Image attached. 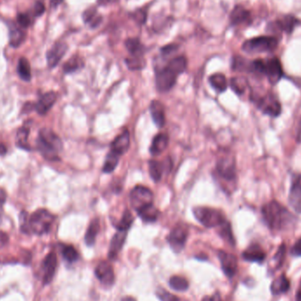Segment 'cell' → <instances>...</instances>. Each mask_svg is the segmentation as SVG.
<instances>
[{
	"instance_id": "6da1fadb",
	"label": "cell",
	"mask_w": 301,
	"mask_h": 301,
	"mask_svg": "<svg viewBox=\"0 0 301 301\" xmlns=\"http://www.w3.org/2000/svg\"><path fill=\"white\" fill-rule=\"evenodd\" d=\"M264 221L271 229H282L288 225L292 215L279 202L271 201L263 207Z\"/></svg>"
},
{
	"instance_id": "7a4b0ae2",
	"label": "cell",
	"mask_w": 301,
	"mask_h": 301,
	"mask_svg": "<svg viewBox=\"0 0 301 301\" xmlns=\"http://www.w3.org/2000/svg\"><path fill=\"white\" fill-rule=\"evenodd\" d=\"M55 220V216L49 210L39 209L29 217V234H34L36 235H42L50 232L51 226Z\"/></svg>"
},
{
	"instance_id": "3957f363",
	"label": "cell",
	"mask_w": 301,
	"mask_h": 301,
	"mask_svg": "<svg viewBox=\"0 0 301 301\" xmlns=\"http://www.w3.org/2000/svg\"><path fill=\"white\" fill-rule=\"evenodd\" d=\"M195 218L207 228L220 227L227 220L222 212L210 207H197L193 210Z\"/></svg>"
},
{
	"instance_id": "277c9868",
	"label": "cell",
	"mask_w": 301,
	"mask_h": 301,
	"mask_svg": "<svg viewBox=\"0 0 301 301\" xmlns=\"http://www.w3.org/2000/svg\"><path fill=\"white\" fill-rule=\"evenodd\" d=\"M277 47V40L272 36H258L245 41L242 50L249 54L269 52Z\"/></svg>"
},
{
	"instance_id": "5b68a950",
	"label": "cell",
	"mask_w": 301,
	"mask_h": 301,
	"mask_svg": "<svg viewBox=\"0 0 301 301\" xmlns=\"http://www.w3.org/2000/svg\"><path fill=\"white\" fill-rule=\"evenodd\" d=\"M130 199L132 206L138 211L153 203V192L144 186H136L131 192Z\"/></svg>"
},
{
	"instance_id": "8992f818",
	"label": "cell",
	"mask_w": 301,
	"mask_h": 301,
	"mask_svg": "<svg viewBox=\"0 0 301 301\" xmlns=\"http://www.w3.org/2000/svg\"><path fill=\"white\" fill-rule=\"evenodd\" d=\"M188 228L184 225H177L170 232L167 241L173 251L176 253L182 251L188 239Z\"/></svg>"
},
{
	"instance_id": "52a82bcc",
	"label": "cell",
	"mask_w": 301,
	"mask_h": 301,
	"mask_svg": "<svg viewBox=\"0 0 301 301\" xmlns=\"http://www.w3.org/2000/svg\"><path fill=\"white\" fill-rule=\"evenodd\" d=\"M178 75L166 66L165 68L156 71L155 80L159 91L167 92L173 88L176 83Z\"/></svg>"
},
{
	"instance_id": "ba28073f",
	"label": "cell",
	"mask_w": 301,
	"mask_h": 301,
	"mask_svg": "<svg viewBox=\"0 0 301 301\" xmlns=\"http://www.w3.org/2000/svg\"><path fill=\"white\" fill-rule=\"evenodd\" d=\"M257 105L264 114L268 116L276 117L280 115L281 105L277 100L275 99L273 95H265L264 97L258 98Z\"/></svg>"
},
{
	"instance_id": "9c48e42d",
	"label": "cell",
	"mask_w": 301,
	"mask_h": 301,
	"mask_svg": "<svg viewBox=\"0 0 301 301\" xmlns=\"http://www.w3.org/2000/svg\"><path fill=\"white\" fill-rule=\"evenodd\" d=\"M217 171L221 177L227 181L235 178V161L232 157H223L217 163Z\"/></svg>"
},
{
	"instance_id": "30bf717a",
	"label": "cell",
	"mask_w": 301,
	"mask_h": 301,
	"mask_svg": "<svg viewBox=\"0 0 301 301\" xmlns=\"http://www.w3.org/2000/svg\"><path fill=\"white\" fill-rule=\"evenodd\" d=\"M219 258L223 271L228 277H233L238 269V260L236 256L225 251L219 252Z\"/></svg>"
},
{
	"instance_id": "8fae6325",
	"label": "cell",
	"mask_w": 301,
	"mask_h": 301,
	"mask_svg": "<svg viewBox=\"0 0 301 301\" xmlns=\"http://www.w3.org/2000/svg\"><path fill=\"white\" fill-rule=\"evenodd\" d=\"M58 266V258L57 255L54 252H50L46 256L42 263V270H43V284L48 285L53 279L55 273Z\"/></svg>"
},
{
	"instance_id": "7c38bea8",
	"label": "cell",
	"mask_w": 301,
	"mask_h": 301,
	"mask_svg": "<svg viewBox=\"0 0 301 301\" xmlns=\"http://www.w3.org/2000/svg\"><path fill=\"white\" fill-rule=\"evenodd\" d=\"M264 74L268 77V81L275 85L283 77V69L281 63L277 58H271L265 62Z\"/></svg>"
},
{
	"instance_id": "4fadbf2b",
	"label": "cell",
	"mask_w": 301,
	"mask_h": 301,
	"mask_svg": "<svg viewBox=\"0 0 301 301\" xmlns=\"http://www.w3.org/2000/svg\"><path fill=\"white\" fill-rule=\"evenodd\" d=\"M67 44L63 41H58L55 43L52 48L47 52V63L50 68H54L58 66V63L61 61L63 57L67 51Z\"/></svg>"
},
{
	"instance_id": "5bb4252c",
	"label": "cell",
	"mask_w": 301,
	"mask_h": 301,
	"mask_svg": "<svg viewBox=\"0 0 301 301\" xmlns=\"http://www.w3.org/2000/svg\"><path fill=\"white\" fill-rule=\"evenodd\" d=\"M95 275L103 285H111L115 281V272L110 264L107 262H101L95 268Z\"/></svg>"
},
{
	"instance_id": "9a60e30c",
	"label": "cell",
	"mask_w": 301,
	"mask_h": 301,
	"mask_svg": "<svg viewBox=\"0 0 301 301\" xmlns=\"http://www.w3.org/2000/svg\"><path fill=\"white\" fill-rule=\"evenodd\" d=\"M289 202L293 210L301 213V174L293 179V185L290 190Z\"/></svg>"
},
{
	"instance_id": "2e32d148",
	"label": "cell",
	"mask_w": 301,
	"mask_h": 301,
	"mask_svg": "<svg viewBox=\"0 0 301 301\" xmlns=\"http://www.w3.org/2000/svg\"><path fill=\"white\" fill-rule=\"evenodd\" d=\"M131 144V136L128 131H124L120 134L119 136H116L114 141L112 142L110 145V151L116 153L118 155H123L124 153L128 152Z\"/></svg>"
},
{
	"instance_id": "e0dca14e",
	"label": "cell",
	"mask_w": 301,
	"mask_h": 301,
	"mask_svg": "<svg viewBox=\"0 0 301 301\" xmlns=\"http://www.w3.org/2000/svg\"><path fill=\"white\" fill-rule=\"evenodd\" d=\"M57 100V94L55 92H48L41 96L36 104H34V109L39 115L44 116L50 108L53 107Z\"/></svg>"
},
{
	"instance_id": "ac0fdd59",
	"label": "cell",
	"mask_w": 301,
	"mask_h": 301,
	"mask_svg": "<svg viewBox=\"0 0 301 301\" xmlns=\"http://www.w3.org/2000/svg\"><path fill=\"white\" fill-rule=\"evenodd\" d=\"M38 137L43 141L44 143L48 144V145H50V147L55 149L58 153L62 151V141L60 139V137L52 130L47 128L41 129L40 132H39V136Z\"/></svg>"
},
{
	"instance_id": "d6986e66",
	"label": "cell",
	"mask_w": 301,
	"mask_h": 301,
	"mask_svg": "<svg viewBox=\"0 0 301 301\" xmlns=\"http://www.w3.org/2000/svg\"><path fill=\"white\" fill-rule=\"evenodd\" d=\"M126 237H127V232L124 231H117L116 234L113 236L108 250V258L110 260H113L117 257L121 249L123 248Z\"/></svg>"
},
{
	"instance_id": "ffe728a7",
	"label": "cell",
	"mask_w": 301,
	"mask_h": 301,
	"mask_svg": "<svg viewBox=\"0 0 301 301\" xmlns=\"http://www.w3.org/2000/svg\"><path fill=\"white\" fill-rule=\"evenodd\" d=\"M150 112L154 124L158 127H163L166 124L165 107L159 100H153L150 105Z\"/></svg>"
},
{
	"instance_id": "44dd1931",
	"label": "cell",
	"mask_w": 301,
	"mask_h": 301,
	"mask_svg": "<svg viewBox=\"0 0 301 301\" xmlns=\"http://www.w3.org/2000/svg\"><path fill=\"white\" fill-rule=\"evenodd\" d=\"M169 143L168 135L166 133H160L153 138V143L150 147V153L153 156H158L167 148Z\"/></svg>"
},
{
	"instance_id": "7402d4cb",
	"label": "cell",
	"mask_w": 301,
	"mask_h": 301,
	"mask_svg": "<svg viewBox=\"0 0 301 301\" xmlns=\"http://www.w3.org/2000/svg\"><path fill=\"white\" fill-rule=\"evenodd\" d=\"M9 43L13 48H18L26 40V33L14 23L9 24Z\"/></svg>"
},
{
	"instance_id": "603a6c76",
	"label": "cell",
	"mask_w": 301,
	"mask_h": 301,
	"mask_svg": "<svg viewBox=\"0 0 301 301\" xmlns=\"http://www.w3.org/2000/svg\"><path fill=\"white\" fill-rule=\"evenodd\" d=\"M167 167L171 168L172 163L169 162L168 164H167V161L160 162L155 160L149 161V172H150L151 177L153 178L154 182H159L161 180L163 172L165 171Z\"/></svg>"
},
{
	"instance_id": "cb8c5ba5",
	"label": "cell",
	"mask_w": 301,
	"mask_h": 301,
	"mask_svg": "<svg viewBox=\"0 0 301 301\" xmlns=\"http://www.w3.org/2000/svg\"><path fill=\"white\" fill-rule=\"evenodd\" d=\"M250 20V13L248 10L244 8L241 5H236L234 10L232 11L230 15V21L232 25H240L242 23H246Z\"/></svg>"
},
{
	"instance_id": "d4e9b609",
	"label": "cell",
	"mask_w": 301,
	"mask_h": 301,
	"mask_svg": "<svg viewBox=\"0 0 301 301\" xmlns=\"http://www.w3.org/2000/svg\"><path fill=\"white\" fill-rule=\"evenodd\" d=\"M301 22L296 19L295 17L292 15H286V16L282 17L280 20L277 21L274 23V26L276 29H279L281 32L284 31L285 33H291L293 31L294 28L296 26L299 25Z\"/></svg>"
},
{
	"instance_id": "484cf974",
	"label": "cell",
	"mask_w": 301,
	"mask_h": 301,
	"mask_svg": "<svg viewBox=\"0 0 301 301\" xmlns=\"http://www.w3.org/2000/svg\"><path fill=\"white\" fill-rule=\"evenodd\" d=\"M265 253L264 250L257 245H253L247 248L242 254L244 260L254 263H262L265 259Z\"/></svg>"
},
{
	"instance_id": "4316f807",
	"label": "cell",
	"mask_w": 301,
	"mask_h": 301,
	"mask_svg": "<svg viewBox=\"0 0 301 301\" xmlns=\"http://www.w3.org/2000/svg\"><path fill=\"white\" fill-rule=\"evenodd\" d=\"M140 219L146 223H153L157 221L160 217V210L153 205V203L148 206L144 207L143 209L136 211Z\"/></svg>"
},
{
	"instance_id": "83f0119b",
	"label": "cell",
	"mask_w": 301,
	"mask_h": 301,
	"mask_svg": "<svg viewBox=\"0 0 301 301\" xmlns=\"http://www.w3.org/2000/svg\"><path fill=\"white\" fill-rule=\"evenodd\" d=\"M289 288H290V281L285 275H281L273 281L270 286V291L274 295H279L286 293Z\"/></svg>"
},
{
	"instance_id": "f1b7e54d",
	"label": "cell",
	"mask_w": 301,
	"mask_h": 301,
	"mask_svg": "<svg viewBox=\"0 0 301 301\" xmlns=\"http://www.w3.org/2000/svg\"><path fill=\"white\" fill-rule=\"evenodd\" d=\"M82 17L84 22L93 29L97 28L102 21V17L100 16L97 10L95 7L87 9L83 13Z\"/></svg>"
},
{
	"instance_id": "f546056e",
	"label": "cell",
	"mask_w": 301,
	"mask_h": 301,
	"mask_svg": "<svg viewBox=\"0 0 301 301\" xmlns=\"http://www.w3.org/2000/svg\"><path fill=\"white\" fill-rule=\"evenodd\" d=\"M36 146H37L38 151L40 152L41 155L45 158L46 160L50 161H58V153L55 149L50 147V145L44 143L43 141L40 139L39 137L36 140Z\"/></svg>"
},
{
	"instance_id": "4dcf8cb0",
	"label": "cell",
	"mask_w": 301,
	"mask_h": 301,
	"mask_svg": "<svg viewBox=\"0 0 301 301\" xmlns=\"http://www.w3.org/2000/svg\"><path fill=\"white\" fill-rule=\"evenodd\" d=\"M125 47L132 57L143 58L144 55V46L140 41L136 38H130L125 41Z\"/></svg>"
},
{
	"instance_id": "1f68e13d",
	"label": "cell",
	"mask_w": 301,
	"mask_h": 301,
	"mask_svg": "<svg viewBox=\"0 0 301 301\" xmlns=\"http://www.w3.org/2000/svg\"><path fill=\"white\" fill-rule=\"evenodd\" d=\"M100 227V226L99 219H95L92 220L89 227L87 228L86 235H85V241H86L87 246L91 247L95 243L96 237L99 234Z\"/></svg>"
},
{
	"instance_id": "d6a6232c",
	"label": "cell",
	"mask_w": 301,
	"mask_h": 301,
	"mask_svg": "<svg viewBox=\"0 0 301 301\" xmlns=\"http://www.w3.org/2000/svg\"><path fill=\"white\" fill-rule=\"evenodd\" d=\"M29 127L25 125L21 127L16 135V144L19 148L24 149L26 151H30L31 147L29 144Z\"/></svg>"
},
{
	"instance_id": "836d02e7",
	"label": "cell",
	"mask_w": 301,
	"mask_h": 301,
	"mask_svg": "<svg viewBox=\"0 0 301 301\" xmlns=\"http://www.w3.org/2000/svg\"><path fill=\"white\" fill-rule=\"evenodd\" d=\"M17 71L22 80L24 81H30L31 79V67L29 60L25 58H21L19 59L18 66H17Z\"/></svg>"
},
{
	"instance_id": "e575fe53",
	"label": "cell",
	"mask_w": 301,
	"mask_h": 301,
	"mask_svg": "<svg viewBox=\"0 0 301 301\" xmlns=\"http://www.w3.org/2000/svg\"><path fill=\"white\" fill-rule=\"evenodd\" d=\"M209 81H210L211 87L219 93H223L227 89V80L225 75L221 74V73L211 75L209 79Z\"/></svg>"
},
{
	"instance_id": "d590c367",
	"label": "cell",
	"mask_w": 301,
	"mask_h": 301,
	"mask_svg": "<svg viewBox=\"0 0 301 301\" xmlns=\"http://www.w3.org/2000/svg\"><path fill=\"white\" fill-rule=\"evenodd\" d=\"M176 75L182 74L187 69V59L184 57H177L172 59L167 66Z\"/></svg>"
},
{
	"instance_id": "8d00e7d4",
	"label": "cell",
	"mask_w": 301,
	"mask_h": 301,
	"mask_svg": "<svg viewBox=\"0 0 301 301\" xmlns=\"http://www.w3.org/2000/svg\"><path fill=\"white\" fill-rule=\"evenodd\" d=\"M120 155L116 154V153L110 151V153L107 155V158L104 162L103 171L105 173H110L116 169V167L118 165L119 162Z\"/></svg>"
},
{
	"instance_id": "74e56055",
	"label": "cell",
	"mask_w": 301,
	"mask_h": 301,
	"mask_svg": "<svg viewBox=\"0 0 301 301\" xmlns=\"http://www.w3.org/2000/svg\"><path fill=\"white\" fill-rule=\"evenodd\" d=\"M133 222H134V217L132 214V212L129 210H124L122 219L116 224V229L117 231L128 232L129 229L132 227Z\"/></svg>"
},
{
	"instance_id": "f35d334b",
	"label": "cell",
	"mask_w": 301,
	"mask_h": 301,
	"mask_svg": "<svg viewBox=\"0 0 301 301\" xmlns=\"http://www.w3.org/2000/svg\"><path fill=\"white\" fill-rule=\"evenodd\" d=\"M83 66H84V63H83L82 59L78 56H74V57L70 58L64 65L63 70H64L65 73L68 74V73H71V72H74L76 70H79Z\"/></svg>"
},
{
	"instance_id": "ab89813d",
	"label": "cell",
	"mask_w": 301,
	"mask_h": 301,
	"mask_svg": "<svg viewBox=\"0 0 301 301\" xmlns=\"http://www.w3.org/2000/svg\"><path fill=\"white\" fill-rule=\"evenodd\" d=\"M231 87L237 95H243L248 87V80L243 77H234L231 79Z\"/></svg>"
},
{
	"instance_id": "60d3db41",
	"label": "cell",
	"mask_w": 301,
	"mask_h": 301,
	"mask_svg": "<svg viewBox=\"0 0 301 301\" xmlns=\"http://www.w3.org/2000/svg\"><path fill=\"white\" fill-rule=\"evenodd\" d=\"M169 285L175 291L178 292H184L189 288V282L188 280L180 276H173L170 278Z\"/></svg>"
},
{
	"instance_id": "b9f144b4",
	"label": "cell",
	"mask_w": 301,
	"mask_h": 301,
	"mask_svg": "<svg viewBox=\"0 0 301 301\" xmlns=\"http://www.w3.org/2000/svg\"><path fill=\"white\" fill-rule=\"evenodd\" d=\"M63 257L69 263H74L79 259V253L72 246H66L63 248Z\"/></svg>"
},
{
	"instance_id": "7bdbcfd3",
	"label": "cell",
	"mask_w": 301,
	"mask_h": 301,
	"mask_svg": "<svg viewBox=\"0 0 301 301\" xmlns=\"http://www.w3.org/2000/svg\"><path fill=\"white\" fill-rule=\"evenodd\" d=\"M126 65L128 66L129 69L132 70H142L145 66V61L143 58H127L125 60Z\"/></svg>"
},
{
	"instance_id": "ee69618b",
	"label": "cell",
	"mask_w": 301,
	"mask_h": 301,
	"mask_svg": "<svg viewBox=\"0 0 301 301\" xmlns=\"http://www.w3.org/2000/svg\"><path fill=\"white\" fill-rule=\"evenodd\" d=\"M220 236L222 237L223 239H226L228 243L232 244V245L234 244V239L232 234L231 226L227 221L223 223L222 225L220 226Z\"/></svg>"
},
{
	"instance_id": "f6af8a7d",
	"label": "cell",
	"mask_w": 301,
	"mask_h": 301,
	"mask_svg": "<svg viewBox=\"0 0 301 301\" xmlns=\"http://www.w3.org/2000/svg\"><path fill=\"white\" fill-rule=\"evenodd\" d=\"M17 22L21 26V28L28 29L29 26L31 25V18L29 14L25 13H18L17 15Z\"/></svg>"
},
{
	"instance_id": "bcb514c9",
	"label": "cell",
	"mask_w": 301,
	"mask_h": 301,
	"mask_svg": "<svg viewBox=\"0 0 301 301\" xmlns=\"http://www.w3.org/2000/svg\"><path fill=\"white\" fill-rule=\"evenodd\" d=\"M157 296L161 301H180V299L165 290L160 289L157 292Z\"/></svg>"
},
{
	"instance_id": "7dc6e473",
	"label": "cell",
	"mask_w": 301,
	"mask_h": 301,
	"mask_svg": "<svg viewBox=\"0 0 301 301\" xmlns=\"http://www.w3.org/2000/svg\"><path fill=\"white\" fill-rule=\"evenodd\" d=\"M285 245H282L278 248V251L276 252V256L273 258L274 261V266L276 268H279L282 264H283V261H284V257H285Z\"/></svg>"
},
{
	"instance_id": "c3c4849f",
	"label": "cell",
	"mask_w": 301,
	"mask_h": 301,
	"mask_svg": "<svg viewBox=\"0 0 301 301\" xmlns=\"http://www.w3.org/2000/svg\"><path fill=\"white\" fill-rule=\"evenodd\" d=\"M20 220H21V232L24 233V234H29V213H27L26 211H22V212H21V217H20Z\"/></svg>"
},
{
	"instance_id": "681fc988",
	"label": "cell",
	"mask_w": 301,
	"mask_h": 301,
	"mask_svg": "<svg viewBox=\"0 0 301 301\" xmlns=\"http://www.w3.org/2000/svg\"><path fill=\"white\" fill-rule=\"evenodd\" d=\"M44 12H45V5H44V4H43L42 2H41V1L35 2V4H34L33 7V16H41V15L43 14Z\"/></svg>"
},
{
	"instance_id": "f907efd6",
	"label": "cell",
	"mask_w": 301,
	"mask_h": 301,
	"mask_svg": "<svg viewBox=\"0 0 301 301\" xmlns=\"http://www.w3.org/2000/svg\"><path fill=\"white\" fill-rule=\"evenodd\" d=\"M133 18L137 23L144 24L146 21V13L144 12V10H137L133 13Z\"/></svg>"
},
{
	"instance_id": "816d5d0a",
	"label": "cell",
	"mask_w": 301,
	"mask_h": 301,
	"mask_svg": "<svg viewBox=\"0 0 301 301\" xmlns=\"http://www.w3.org/2000/svg\"><path fill=\"white\" fill-rule=\"evenodd\" d=\"M178 50V45L176 44H168V45L164 46L161 49V53L164 56H168L171 54L173 53L174 51Z\"/></svg>"
},
{
	"instance_id": "f5cc1de1",
	"label": "cell",
	"mask_w": 301,
	"mask_h": 301,
	"mask_svg": "<svg viewBox=\"0 0 301 301\" xmlns=\"http://www.w3.org/2000/svg\"><path fill=\"white\" fill-rule=\"evenodd\" d=\"M292 254L293 256H301V239L297 240V242L293 245Z\"/></svg>"
},
{
	"instance_id": "db71d44e",
	"label": "cell",
	"mask_w": 301,
	"mask_h": 301,
	"mask_svg": "<svg viewBox=\"0 0 301 301\" xmlns=\"http://www.w3.org/2000/svg\"><path fill=\"white\" fill-rule=\"evenodd\" d=\"M9 237L4 232L0 231V248H4L8 243Z\"/></svg>"
},
{
	"instance_id": "11a10c76",
	"label": "cell",
	"mask_w": 301,
	"mask_h": 301,
	"mask_svg": "<svg viewBox=\"0 0 301 301\" xmlns=\"http://www.w3.org/2000/svg\"><path fill=\"white\" fill-rule=\"evenodd\" d=\"M5 200H6V193L4 192V190L0 189V205L4 204Z\"/></svg>"
},
{
	"instance_id": "9f6ffc18",
	"label": "cell",
	"mask_w": 301,
	"mask_h": 301,
	"mask_svg": "<svg viewBox=\"0 0 301 301\" xmlns=\"http://www.w3.org/2000/svg\"><path fill=\"white\" fill-rule=\"evenodd\" d=\"M64 0H50V6L53 8H57L58 5L62 4Z\"/></svg>"
},
{
	"instance_id": "6f0895ef",
	"label": "cell",
	"mask_w": 301,
	"mask_h": 301,
	"mask_svg": "<svg viewBox=\"0 0 301 301\" xmlns=\"http://www.w3.org/2000/svg\"><path fill=\"white\" fill-rule=\"evenodd\" d=\"M6 147L4 146V144H0V156H3L5 153H6Z\"/></svg>"
},
{
	"instance_id": "680465c9",
	"label": "cell",
	"mask_w": 301,
	"mask_h": 301,
	"mask_svg": "<svg viewBox=\"0 0 301 301\" xmlns=\"http://www.w3.org/2000/svg\"><path fill=\"white\" fill-rule=\"evenodd\" d=\"M296 301H301V285L299 291H298L297 296H296Z\"/></svg>"
},
{
	"instance_id": "91938a15",
	"label": "cell",
	"mask_w": 301,
	"mask_h": 301,
	"mask_svg": "<svg viewBox=\"0 0 301 301\" xmlns=\"http://www.w3.org/2000/svg\"><path fill=\"white\" fill-rule=\"evenodd\" d=\"M297 140L299 143H301V128H300V131L298 132Z\"/></svg>"
},
{
	"instance_id": "94428289",
	"label": "cell",
	"mask_w": 301,
	"mask_h": 301,
	"mask_svg": "<svg viewBox=\"0 0 301 301\" xmlns=\"http://www.w3.org/2000/svg\"><path fill=\"white\" fill-rule=\"evenodd\" d=\"M122 301H136V300L132 297H125L122 300Z\"/></svg>"
}]
</instances>
